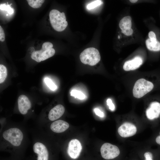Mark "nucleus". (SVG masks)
Returning <instances> with one entry per match:
<instances>
[{
  "label": "nucleus",
  "mask_w": 160,
  "mask_h": 160,
  "mask_svg": "<svg viewBox=\"0 0 160 160\" xmlns=\"http://www.w3.org/2000/svg\"><path fill=\"white\" fill-rule=\"evenodd\" d=\"M50 23L56 31L60 32L64 31L68 25V22L64 12H60L56 9L51 10L49 13Z\"/></svg>",
  "instance_id": "nucleus-1"
},
{
  "label": "nucleus",
  "mask_w": 160,
  "mask_h": 160,
  "mask_svg": "<svg viewBox=\"0 0 160 160\" xmlns=\"http://www.w3.org/2000/svg\"><path fill=\"white\" fill-rule=\"evenodd\" d=\"M79 57L82 63L91 66L97 64L100 61L101 58L98 50L92 47L85 49L81 53Z\"/></svg>",
  "instance_id": "nucleus-2"
},
{
  "label": "nucleus",
  "mask_w": 160,
  "mask_h": 160,
  "mask_svg": "<svg viewBox=\"0 0 160 160\" xmlns=\"http://www.w3.org/2000/svg\"><path fill=\"white\" fill-rule=\"evenodd\" d=\"M52 44L49 42L44 43L41 49L39 50L34 51L31 54V58L38 62L44 60L53 56L55 51L52 48Z\"/></svg>",
  "instance_id": "nucleus-3"
},
{
  "label": "nucleus",
  "mask_w": 160,
  "mask_h": 160,
  "mask_svg": "<svg viewBox=\"0 0 160 160\" xmlns=\"http://www.w3.org/2000/svg\"><path fill=\"white\" fill-rule=\"evenodd\" d=\"M153 87V84L151 82L144 79H139L136 82L133 87V96L136 98H140L152 90Z\"/></svg>",
  "instance_id": "nucleus-4"
},
{
  "label": "nucleus",
  "mask_w": 160,
  "mask_h": 160,
  "mask_svg": "<svg viewBox=\"0 0 160 160\" xmlns=\"http://www.w3.org/2000/svg\"><path fill=\"white\" fill-rule=\"evenodd\" d=\"M2 135L5 140L15 146H18L20 145L23 137L22 132L17 128H10L5 130Z\"/></svg>",
  "instance_id": "nucleus-5"
},
{
  "label": "nucleus",
  "mask_w": 160,
  "mask_h": 160,
  "mask_svg": "<svg viewBox=\"0 0 160 160\" xmlns=\"http://www.w3.org/2000/svg\"><path fill=\"white\" fill-rule=\"evenodd\" d=\"M100 153L103 159L110 160L115 159L119 156L120 154V151L116 145L109 143H105L101 147Z\"/></svg>",
  "instance_id": "nucleus-6"
},
{
  "label": "nucleus",
  "mask_w": 160,
  "mask_h": 160,
  "mask_svg": "<svg viewBox=\"0 0 160 160\" xmlns=\"http://www.w3.org/2000/svg\"><path fill=\"white\" fill-rule=\"evenodd\" d=\"M82 149L80 141L76 139H73L69 142L67 152L69 156L73 159H76L79 156Z\"/></svg>",
  "instance_id": "nucleus-7"
},
{
  "label": "nucleus",
  "mask_w": 160,
  "mask_h": 160,
  "mask_svg": "<svg viewBox=\"0 0 160 160\" xmlns=\"http://www.w3.org/2000/svg\"><path fill=\"white\" fill-rule=\"evenodd\" d=\"M137 131L136 127L133 124L125 122L120 126L118 132L120 135L123 137H127L134 135Z\"/></svg>",
  "instance_id": "nucleus-8"
},
{
  "label": "nucleus",
  "mask_w": 160,
  "mask_h": 160,
  "mask_svg": "<svg viewBox=\"0 0 160 160\" xmlns=\"http://www.w3.org/2000/svg\"><path fill=\"white\" fill-rule=\"evenodd\" d=\"M33 150L37 155V160H48V151L43 144L39 142L36 143L33 145Z\"/></svg>",
  "instance_id": "nucleus-9"
},
{
  "label": "nucleus",
  "mask_w": 160,
  "mask_h": 160,
  "mask_svg": "<svg viewBox=\"0 0 160 160\" xmlns=\"http://www.w3.org/2000/svg\"><path fill=\"white\" fill-rule=\"evenodd\" d=\"M146 115L150 120L158 118L160 115V103L157 102H152L146 110Z\"/></svg>",
  "instance_id": "nucleus-10"
},
{
  "label": "nucleus",
  "mask_w": 160,
  "mask_h": 160,
  "mask_svg": "<svg viewBox=\"0 0 160 160\" xmlns=\"http://www.w3.org/2000/svg\"><path fill=\"white\" fill-rule=\"evenodd\" d=\"M18 105L19 110L22 114H25L31 107V102L25 95H20L18 99Z\"/></svg>",
  "instance_id": "nucleus-11"
},
{
  "label": "nucleus",
  "mask_w": 160,
  "mask_h": 160,
  "mask_svg": "<svg viewBox=\"0 0 160 160\" xmlns=\"http://www.w3.org/2000/svg\"><path fill=\"white\" fill-rule=\"evenodd\" d=\"M143 60L139 56H136L132 59L126 61L124 63L123 68L126 71L135 70L142 64Z\"/></svg>",
  "instance_id": "nucleus-12"
},
{
  "label": "nucleus",
  "mask_w": 160,
  "mask_h": 160,
  "mask_svg": "<svg viewBox=\"0 0 160 160\" xmlns=\"http://www.w3.org/2000/svg\"><path fill=\"white\" fill-rule=\"evenodd\" d=\"M65 111L64 107L62 105H57L49 111L48 118L51 121L55 120L60 118L64 114Z\"/></svg>",
  "instance_id": "nucleus-13"
},
{
  "label": "nucleus",
  "mask_w": 160,
  "mask_h": 160,
  "mask_svg": "<svg viewBox=\"0 0 160 160\" xmlns=\"http://www.w3.org/2000/svg\"><path fill=\"white\" fill-rule=\"evenodd\" d=\"M68 123L62 120H58L54 121L51 125L50 129L56 133H61L65 131L69 127Z\"/></svg>",
  "instance_id": "nucleus-14"
},
{
  "label": "nucleus",
  "mask_w": 160,
  "mask_h": 160,
  "mask_svg": "<svg viewBox=\"0 0 160 160\" xmlns=\"http://www.w3.org/2000/svg\"><path fill=\"white\" fill-rule=\"evenodd\" d=\"M132 25V18L130 16L123 17L120 20L119 24V27L121 30L131 28Z\"/></svg>",
  "instance_id": "nucleus-15"
},
{
  "label": "nucleus",
  "mask_w": 160,
  "mask_h": 160,
  "mask_svg": "<svg viewBox=\"0 0 160 160\" xmlns=\"http://www.w3.org/2000/svg\"><path fill=\"white\" fill-rule=\"evenodd\" d=\"M145 44L147 47L150 50L154 51L160 50V43L157 40L152 41L148 39L146 40Z\"/></svg>",
  "instance_id": "nucleus-16"
},
{
  "label": "nucleus",
  "mask_w": 160,
  "mask_h": 160,
  "mask_svg": "<svg viewBox=\"0 0 160 160\" xmlns=\"http://www.w3.org/2000/svg\"><path fill=\"white\" fill-rule=\"evenodd\" d=\"M44 1V0H27L29 5L34 8H38L41 7Z\"/></svg>",
  "instance_id": "nucleus-17"
},
{
  "label": "nucleus",
  "mask_w": 160,
  "mask_h": 160,
  "mask_svg": "<svg viewBox=\"0 0 160 160\" xmlns=\"http://www.w3.org/2000/svg\"><path fill=\"white\" fill-rule=\"evenodd\" d=\"M7 76V70L3 65H0V83L4 82Z\"/></svg>",
  "instance_id": "nucleus-18"
},
{
  "label": "nucleus",
  "mask_w": 160,
  "mask_h": 160,
  "mask_svg": "<svg viewBox=\"0 0 160 160\" xmlns=\"http://www.w3.org/2000/svg\"><path fill=\"white\" fill-rule=\"evenodd\" d=\"M71 95L75 98H77L80 100L84 99L85 98V95L83 93L76 90H72L71 92Z\"/></svg>",
  "instance_id": "nucleus-19"
},
{
  "label": "nucleus",
  "mask_w": 160,
  "mask_h": 160,
  "mask_svg": "<svg viewBox=\"0 0 160 160\" xmlns=\"http://www.w3.org/2000/svg\"><path fill=\"white\" fill-rule=\"evenodd\" d=\"M44 81L49 89L52 90H55L57 88V86L52 81V80L48 78H45L44 79Z\"/></svg>",
  "instance_id": "nucleus-20"
},
{
  "label": "nucleus",
  "mask_w": 160,
  "mask_h": 160,
  "mask_svg": "<svg viewBox=\"0 0 160 160\" xmlns=\"http://www.w3.org/2000/svg\"><path fill=\"white\" fill-rule=\"evenodd\" d=\"M0 10L7 11L9 14H12L14 13V9L9 4L6 5L5 4H1L0 5Z\"/></svg>",
  "instance_id": "nucleus-21"
},
{
  "label": "nucleus",
  "mask_w": 160,
  "mask_h": 160,
  "mask_svg": "<svg viewBox=\"0 0 160 160\" xmlns=\"http://www.w3.org/2000/svg\"><path fill=\"white\" fill-rule=\"evenodd\" d=\"M103 3V2L101 0H96L88 4L87 8L88 9H92L100 5Z\"/></svg>",
  "instance_id": "nucleus-22"
},
{
  "label": "nucleus",
  "mask_w": 160,
  "mask_h": 160,
  "mask_svg": "<svg viewBox=\"0 0 160 160\" xmlns=\"http://www.w3.org/2000/svg\"><path fill=\"white\" fill-rule=\"evenodd\" d=\"M143 160H156L153 154L150 151H146L143 154Z\"/></svg>",
  "instance_id": "nucleus-23"
},
{
  "label": "nucleus",
  "mask_w": 160,
  "mask_h": 160,
  "mask_svg": "<svg viewBox=\"0 0 160 160\" xmlns=\"http://www.w3.org/2000/svg\"><path fill=\"white\" fill-rule=\"evenodd\" d=\"M106 102L107 105L109 106V109L112 111H114L115 109V107L111 99H108Z\"/></svg>",
  "instance_id": "nucleus-24"
},
{
  "label": "nucleus",
  "mask_w": 160,
  "mask_h": 160,
  "mask_svg": "<svg viewBox=\"0 0 160 160\" xmlns=\"http://www.w3.org/2000/svg\"><path fill=\"white\" fill-rule=\"evenodd\" d=\"M121 32L127 36H130L133 33V30L131 28L121 30Z\"/></svg>",
  "instance_id": "nucleus-25"
},
{
  "label": "nucleus",
  "mask_w": 160,
  "mask_h": 160,
  "mask_svg": "<svg viewBox=\"0 0 160 160\" xmlns=\"http://www.w3.org/2000/svg\"><path fill=\"white\" fill-rule=\"evenodd\" d=\"M5 40V35L3 29L0 26V41H4Z\"/></svg>",
  "instance_id": "nucleus-26"
},
{
  "label": "nucleus",
  "mask_w": 160,
  "mask_h": 160,
  "mask_svg": "<svg viewBox=\"0 0 160 160\" xmlns=\"http://www.w3.org/2000/svg\"><path fill=\"white\" fill-rule=\"evenodd\" d=\"M94 111L95 114L97 116L101 117H103L104 116V114L98 108H95L94 109Z\"/></svg>",
  "instance_id": "nucleus-27"
},
{
  "label": "nucleus",
  "mask_w": 160,
  "mask_h": 160,
  "mask_svg": "<svg viewBox=\"0 0 160 160\" xmlns=\"http://www.w3.org/2000/svg\"><path fill=\"white\" fill-rule=\"evenodd\" d=\"M149 39L152 41H156V38L155 33L153 31H150L148 33Z\"/></svg>",
  "instance_id": "nucleus-28"
},
{
  "label": "nucleus",
  "mask_w": 160,
  "mask_h": 160,
  "mask_svg": "<svg viewBox=\"0 0 160 160\" xmlns=\"http://www.w3.org/2000/svg\"><path fill=\"white\" fill-rule=\"evenodd\" d=\"M156 143L160 145V131L159 132V135L157 136L156 139Z\"/></svg>",
  "instance_id": "nucleus-29"
},
{
  "label": "nucleus",
  "mask_w": 160,
  "mask_h": 160,
  "mask_svg": "<svg viewBox=\"0 0 160 160\" xmlns=\"http://www.w3.org/2000/svg\"><path fill=\"white\" fill-rule=\"evenodd\" d=\"M138 1L137 0H130V1L132 3H135L136 2Z\"/></svg>",
  "instance_id": "nucleus-30"
},
{
  "label": "nucleus",
  "mask_w": 160,
  "mask_h": 160,
  "mask_svg": "<svg viewBox=\"0 0 160 160\" xmlns=\"http://www.w3.org/2000/svg\"><path fill=\"white\" fill-rule=\"evenodd\" d=\"M118 38L119 39V38H120V37H119V36H118Z\"/></svg>",
  "instance_id": "nucleus-31"
},
{
  "label": "nucleus",
  "mask_w": 160,
  "mask_h": 160,
  "mask_svg": "<svg viewBox=\"0 0 160 160\" xmlns=\"http://www.w3.org/2000/svg\"><path fill=\"white\" fill-rule=\"evenodd\" d=\"M8 14H7V16H8Z\"/></svg>",
  "instance_id": "nucleus-32"
}]
</instances>
